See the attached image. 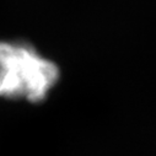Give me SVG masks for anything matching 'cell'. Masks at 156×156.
<instances>
[{
    "label": "cell",
    "instance_id": "1",
    "mask_svg": "<svg viewBox=\"0 0 156 156\" xmlns=\"http://www.w3.org/2000/svg\"><path fill=\"white\" fill-rule=\"evenodd\" d=\"M57 66L31 49L0 43V96L38 102L58 79Z\"/></svg>",
    "mask_w": 156,
    "mask_h": 156
}]
</instances>
